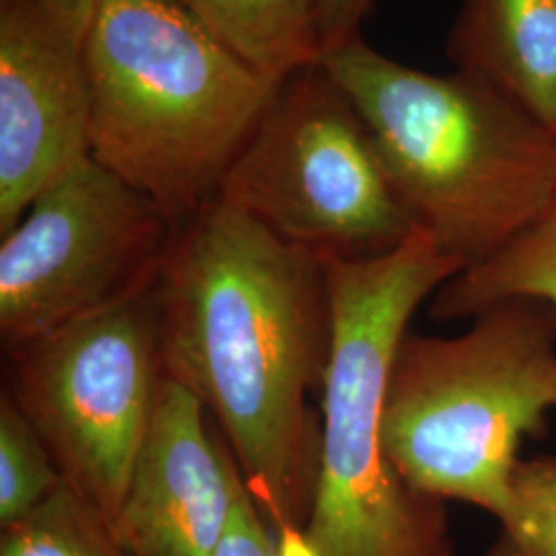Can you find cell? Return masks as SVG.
<instances>
[{"instance_id":"cell-1","label":"cell","mask_w":556,"mask_h":556,"mask_svg":"<svg viewBox=\"0 0 556 556\" xmlns=\"http://www.w3.org/2000/svg\"><path fill=\"white\" fill-rule=\"evenodd\" d=\"M165 378L199 400L270 521L301 532L314 503L334 338L324 260L215 197L174 231L151 287Z\"/></svg>"},{"instance_id":"cell-2","label":"cell","mask_w":556,"mask_h":556,"mask_svg":"<svg viewBox=\"0 0 556 556\" xmlns=\"http://www.w3.org/2000/svg\"><path fill=\"white\" fill-rule=\"evenodd\" d=\"M318 64L355 103L417 227L466 268L495 256L555 199V132L489 80L417 71L361 34Z\"/></svg>"},{"instance_id":"cell-3","label":"cell","mask_w":556,"mask_h":556,"mask_svg":"<svg viewBox=\"0 0 556 556\" xmlns=\"http://www.w3.org/2000/svg\"><path fill=\"white\" fill-rule=\"evenodd\" d=\"M83 54L91 157L176 229L219 194L282 83L169 0H100Z\"/></svg>"},{"instance_id":"cell-4","label":"cell","mask_w":556,"mask_h":556,"mask_svg":"<svg viewBox=\"0 0 556 556\" xmlns=\"http://www.w3.org/2000/svg\"><path fill=\"white\" fill-rule=\"evenodd\" d=\"M324 266L334 338L316 493L299 534L314 556H457L445 501L410 486L386 452L383 402L415 312L466 264L417 227L386 256Z\"/></svg>"},{"instance_id":"cell-5","label":"cell","mask_w":556,"mask_h":556,"mask_svg":"<svg viewBox=\"0 0 556 556\" xmlns=\"http://www.w3.org/2000/svg\"><path fill=\"white\" fill-rule=\"evenodd\" d=\"M556 410V312L542 299L498 301L456 337L413 330L397 344L383 443L402 478L439 501L498 519L526 438Z\"/></svg>"},{"instance_id":"cell-6","label":"cell","mask_w":556,"mask_h":556,"mask_svg":"<svg viewBox=\"0 0 556 556\" xmlns=\"http://www.w3.org/2000/svg\"><path fill=\"white\" fill-rule=\"evenodd\" d=\"M217 197L319 260L379 258L417 229L371 130L318 62L278 85Z\"/></svg>"},{"instance_id":"cell-7","label":"cell","mask_w":556,"mask_h":556,"mask_svg":"<svg viewBox=\"0 0 556 556\" xmlns=\"http://www.w3.org/2000/svg\"><path fill=\"white\" fill-rule=\"evenodd\" d=\"M4 355V392L64 482L114 526L165 379L151 291Z\"/></svg>"},{"instance_id":"cell-8","label":"cell","mask_w":556,"mask_h":556,"mask_svg":"<svg viewBox=\"0 0 556 556\" xmlns=\"http://www.w3.org/2000/svg\"><path fill=\"white\" fill-rule=\"evenodd\" d=\"M176 227L89 157L0 241V344L11 351L151 291Z\"/></svg>"},{"instance_id":"cell-9","label":"cell","mask_w":556,"mask_h":556,"mask_svg":"<svg viewBox=\"0 0 556 556\" xmlns=\"http://www.w3.org/2000/svg\"><path fill=\"white\" fill-rule=\"evenodd\" d=\"M83 43L38 0H0V238L91 157Z\"/></svg>"},{"instance_id":"cell-10","label":"cell","mask_w":556,"mask_h":556,"mask_svg":"<svg viewBox=\"0 0 556 556\" xmlns=\"http://www.w3.org/2000/svg\"><path fill=\"white\" fill-rule=\"evenodd\" d=\"M238 462L204 406L163 379L151 431L114 521L128 556H219Z\"/></svg>"},{"instance_id":"cell-11","label":"cell","mask_w":556,"mask_h":556,"mask_svg":"<svg viewBox=\"0 0 556 556\" xmlns=\"http://www.w3.org/2000/svg\"><path fill=\"white\" fill-rule=\"evenodd\" d=\"M447 54L556 135V0H464Z\"/></svg>"},{"instance_id":"cell-12","label":"cell","mask_w":556,"mask_h":556,"mask_svg":"<svg viewBox=\"0 0 556 556\" xmlns=\"http://www.w3.org/2000/svg\"><path fill=\"white\" fill-rule=\"evenodd\" d=\"M268 79L321 56L319 0H169Z\"/></svg>"},{"instance_id":"cell-13","label":"cell","mask_w":556,"mask_h":556,"mask_svg":"<svg viewBox=\"0 0 556 556\" xmlns=\"http://www.w3.org/2000/svg\"><path fill=\"white\" fill-rule=\"evenodd\" d=\"M511 298L542 299L556 312V197L495 256L450 278L431 298L429 316L438 321L472 319Z\"/></svg>"},{"instance_id":"cell-14","label":"cell","mask_w":556,"mask_h":556,"mask_svg":"<svg viewBox=\"0 0 556 556\" xmlns=\"http://www.w3.org/2000/svg\"><path fill=\"white\" fill-rule=\"evenodd\" d=\"M0 530V556H128L112 521L66 482L34 514Z\"/></svg>"},{"instance_id":"cell-15","label":"cell","mask_w":556,"mask_h":556,"mask_svg":"<svg viewBox=\"0 0 556 556\" xmlns=\"http://www.w3.org/2000/svg\"><path fill=\"white\" fill-rule=\"evenodd\" d=\"M64 478L15 400L0 397V528L34 514L52 497Z\"/></svg>"},{"instance_id":"cell-16","label":"cell","mask_w":556,"mask_h":556,"mask_svg":"<svg viewBox=\"0 0 556 556\" xmlns=\"http://www.w3.org/2000/svg\"><path fill=\"white\" fill-rule=\"evenodd\" d=\"M486 556H556V456L521 459Z\"/></svg>"},{"instance_id":"cell-17","label":"cell","mask_w":556,"mask_h":556,"mask_svg":"<svg viewBox=\"0 0 556 556\" xmlns=\"http://www.w3.org/2000/svg\"><path fill=\"white\" fill-rule=\"evenodd\" d=\"M219 556H314L299 532L277 528L239 472Z\"/></svg>"},{"instance_id":"cell-18","label":"cell","mask_w":556,"mask_h":556,"mask_svg":"<svg viewBox=\"0 0 556 556\" xmlns=\"http://www.w3.org/2000/svg\"><path fill=\"white\" fill-rule=\"evenodd\" d=\"M374 0H319L321 54L358 36L361 21Z\"/></svg>"},{"instance_id":"cell-19","label":"cell","mask_w":556,"mask_h":556,"mask_svg":"<svg viewBox=\"0 0 556 556\" xmlns=\"http://www.w3.org/2000/svg\"><path fill=\"white\" fill-rule=\"evenodd\" d=\"M38 2L54 20L59 21L60 25H64L77 38L85 40L100 0H38Z\"/></svg>"}]
</instances>
